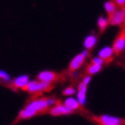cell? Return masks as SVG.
<instances>
[{"label":"cell","mask_w":125,"mask_h":125,"mask_svg":"<svg viewBox=\"0 0 125 125\" xmlns=\"http://www.w3.org/2000/svg\"><path fill=\"white\" fill-rule=\"evenodd\" d=\"M49 108L47 100L46 99H36L31 101L24 109H22L20 113V118L21 119H29L32 118L35 115H37L40 112L45 111L46 109Z\"/></svg>","instance_id":"obj_1"},{"label":"cell","mask_w":125,"mask_h":125,"mask_svg":"<svg viewBox=\"0 0 125 125\" xmlns=\"http://www.w3.org/2000/svg\"><path fill=\"white\" fill-rule=\"evenodd\" d=\"M50 85H51V83H44V82H41V80H30L26 89L29 93L35 94V93H41V92H45L49 90Z\"/></svg>","instance_id":"obj_2"},{"label":"cell","mask_w":125,"mask_h":125,"mask_svg":"<svg viewBox=\"0 0 125 125\" xmlns=\"http://www.w3.org/2000/svg\"><path fill=\"white\" fill-rule=\"evenodd\" d=\"M125 21V8L116 9L114 13H112L109 18V22L113 26H120Z\"/></svg>","instance_id":"obj_3"},{"label":"cell","mask_w":125,"mask_h":125,"mask_svg":"<svg viewBox=\"0 0 125 125\" xmlns=\"http://www.w3.org/2000/svg\"><path fill=\"white\" fill-rule=\"evenodd\" d=\"M99 120L102 125H122L123 124V120L121 118L112 116V115H102Z\"/></svg>","instance_id":"obj_4"},{"label":"cell","mask_w":125,"mask_h":125,"mask_svg":"<svg viewBox=\"0 0 125 125\" xmlns=\"http://www.w3.org/2000/svg\"><path fill=\"white\" fill-rule=\"evenodd\" d=\"M72 111L70 108H68L65 104H59V105H55L52 109L50 110V114L53 116H59V115H68L72 113Z\"/></svg>","instance_id":"obj_5"},{"label":"cell","mask_w":125,"mask_h":125,"mask_svg":"<svg viewBox=\"0 0 125 125\" xmlns=\"http://www.w3.org/2000/svg\"><path fill=\"white\" fill-rule=\"evenodd\" d=\"M86 92H87V85L83 83H80L79 85H78L76 99L82 106L85 105V103H86Z\"/></svg>","instance_id":"obj_6"},{"label":"cell","mask_w":125,"mask_h":125,"mask_svg":"<svg viewBox=\"0 0 125 125\" xmlns=\"http://www.w3.org/2000/svg\"><path fill=\"white\" fill-rule=\"evenodd\" d=\"M38 78H39V80H41V82L51 83H53L54 80L56 79V74L54 72H52V71L44 70V71H41L39 73Z\"/></svg>","instance_id":"obj_7"},{"label":"cell","mask_w":125,"mask_h":125,"mask_svg":"<svg viewBox=\"0 0 125 125\" xmlns=\"http://www.w3.org/2000/svg\"><path fill=\"white\" fill-rule=\"evenodd\" d=\"M113 49H114V52L116 53H120L125 50V33H122L116 39L113 45Z\"/></svg>","instance_id":"obj_8"},{"label":"cell","mask_w":125,"mask_h":125,"mask_svg":"<svg viewBox=\"0 0 125 125\" xmlns=\"http://www.w3.org/2000/svg\"><path fill=\"white\" fill-rule=\"evenodd\" d=\"M84 59H85V57H84V56L82 53L76 55V56H74V57L72 58V60H71V62H70V64H69L70 69L73 70V71L74 70H77L78 68L83 64Z\"/></svg>","instance_id":"obj_9"},{"label":"cell","mask_w":125,"mask_h":125,"mask_svg":"<svg viewBox=\"0 0 125 125\" xmlns=\"http://www.w3.org/2000/svg\"><path fill=\"white\" fill-rule=\"evenodd\" d=\"M29 82H30L29 75L22 74V75H20L13 79V85L17 87V89H26Z\"/></svg>","instance_id":"obj_10"},{"label":"cell","mask_w":125,"mask_h":125,"mask_svg":"<svg viewBox=\"0 0 125 125\" xmlns=\"http://www.w3.org/2000/svg\"><path fill=\"white\" fill-rule=\"evenodd\" d=\"M114 49L113 47H109V46H105L103 47L101 50H100V52H99V57L100 58H102L103 60H108L110 59L112 56H113L114 54Z\"/></svg>","instance_id":"obj_11"},{"label":"cell","mask_w":125,"mask_h":125,"mask_svg":"<svg viewBox=\"0 0 125 125\" xmlns=\"http://www.w3.org/2000/svg\"><path fill=\"white\" fill-rule=\"evenodd\" d=\"M97 42H98V39L95 35H89L87 37H85V39L83 41V46L86 50H90L96 46Z\"/></svg>","instance_id":"obj_12"},{"label":"cell","mask_w":125,"mask_h":125,"mask_svg":"<svg viewBox=\"0 0 125 125\" xmlns=\"http://www.w3.org/2000/svg\"><path fill=\"white\" fill-rule=\"evenodd\" d=\"M64 104L67 106L68 108H70L71 110H77L78 108H79V106H80V104H79V102L77 101V99H75V98H73V97H68L65 101H64Z\"/></svg>","instance_id":"obj_13"},{"label":"cell","mask_w":125,"mask_h":125,"mask_svg":"<svg viewBox=\"0 0 125 125\" xmlns=\"http://www.w3.org/2000/svg\"><path fill=\"white\" fill-rule=\"evenodd\" d=\"M105 10L108 12V14H112L116 11V4L113 1H107L105 3Z\"/></svg>","instance_id":"obj_14"},{"label":"cell","mask_w":125,"mask_h":125,"mask_svg":"<svg viewBox=\"0 0 125 125\" xmlns=\"http://www.w3.org/2000/svg\"><path fill=\"white\" fill-rule=\"evenodd\" d=\"M108 23H109V21L104 16H101L98 20V27L100 28V30H102V31H104L106 28H107Z\"/></svg>","instance_id":"obj_15"},{"label":"cell","mask_w":125,"mask_h":125,"mask_svg":"<svg viewBox=\"0 0 125 125\" xmlns=\"http://www.w3.org/2000/svg\"><path fill=\"white\" fill-rule=\"evenodd\" d=\"M102 69V65H98V64H92L89 66V69H87V71H89L90 74H97L98 72H100V70Z\"/></svg>","instance_id":"obj_16"},{"label":"cell","mask_w":125,"mask_h":125,"mask_svg":"<svg viewBox=\"0 0 125 125\" xmlns=\"http://www.w3.org/2000/svg\"><path fill=\"white\" fill-rule=\"evenodd\" d=\"M0 79H2L3 82L6 83H11V76L6 71L1 70V69H0Z\"/></svg>","instance_id":"obj_17"},{"label":"cell","mask_w":125,"mask_h":125,"mask_svg":"<svg viewBox=\"0 0 125 125\" xmlns=\"http://www.w3.org/2000/svg\"><path fill=\"white\" fill-rule=\"evenodd\" d=\"M63 94H64L65 96H69V97H71L72 95H74V94H75V89H74V87H72V86L66 87V89L63 91Z\"/></svg>","instance_id":"obj_18"},{"label":"cell","mask_w":125,"mask_h":125,"mask_svg":"<svg viewBox=\"0 0 125 125\" xmlns=\"http://www.w3.org/2000/svg\"><path fill=\"white\" fill-rule=\"evenodd\" d=\"M104 61H105V60H103L102 58H100L99 56H98V57H95V58H93V63H94V64H98V65H103Z\"/></svg>","instance_id":"obj_19"},{"label":"cell","mask_w":125,"mask_h":125,"mask_svg":"<svg viewBox=\"0 0 125 125\" xmlns=\"http://www.w3.org/2000/svg\"><path fill=\"white\" fill-rule=\"evenodd\" d=\"M46 100H47V103H48L49 107H54V106H55V103H56L55 99H53V98H48V99H46Z\"/></svg>","instance_id":"obj_20"},{"label":"cell","mask_w":125,"mask_h":125,"mask_svg":"<svg viewBox=\"0 0 125 125\" xmlns=\"http://www.w3.org/2000/svg\"><path fill=\"white\" fill-rule=\"evenodd\" d=\"M91 80H92V76H91V75H86V76H84V77L83 78L82 83L87 85V84H89V83H91Z\"/></svg>","instance_id":"obj_21"},{"label":"cell","mask_w":125,"mask_h":125,"mask_svg":"<svg viewBox=\"0 0 125 125\" xmlns=\"http://www.w3.org/2000/svg\"><path fill=\"white\" fill-rule=\"evenodd\" d=\"M114 2L119 6H124L125 5V0H114Z\"/></svg>","instance_id":"obj_22"},{"label":"cell","mask_w":125,"mask_h":125,"mask_svg":"<svg viewBox=\"0 0 125 125\" xmlns=\"http://www.w3.org/2000/svg\"><path fill=\"white\" fill-rule=\"evenodd\" d=\"M82 54H83V55L84 56V57L86 58V57H87V56H89V51H87V50L85 49V50H83V51L82 52Z\"/></svg>","instance_id":"obj_23"},{"label":"cell","mask_w":125,"mask_h":125,"mask_svg":"<svg viewBox=\"0 0 125 125\" xmlns=\"http://www.w3.org/2000/svg\"><path fill=\"white\" fill-rule=\"evenodd\" d=\"M124 24H125V21H124Z\"/></svg>","instance_id":"obj_24"}]
</instances>
